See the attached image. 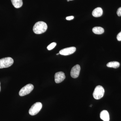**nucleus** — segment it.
Here are the masks:
<instances>
[{
	"label": "nucleus",
	"instance_id": "14",
	"mask_svg": "<svg viewBox=\"0 0 121 121\" xmlns=\"http://www.w3.org/2000/svg\"><path fill=\"white\" fill-rule=\"evenodd\" d=\"M56 43L54 42V43H52L49 44V45L48 46L47 48L48 50L50 51V50H51L53 49V48L56 47Z\"/></svg>",
	"mask_w": 121,
	"mask_h": 121
},
{
	"label": "nucleus",
	"instance_id": "4",
	"mask_svg": "<svg viewBox=\"0 0 121 121\" xmlns=\"http://www.w3.org/2000/svg\"><path fill=\"white\" fill-rule=\"evenodd\" d=\"M42 107V104L41 103H36L32 105L29 109V112L30 115H33L37 114L41 110Z\"/></svg>",
	"mask_w": 121,
	"mask_h": 121
},
{
	"label": "nucleus",
	"instance_id": "15",
	"mask_svg": "<svg viewBox=\"0 0 121 121\" xmlns=\"http://www.w3.org/2000/svg\"><path fill=\"white\" fill-rule=\"evenodd\" d=\"M117 14L118 16H121V7H120L117 9Z\"/></svg>",
	"mask_w": 121,
	"mask_h": 121
},
{
	"label": "nucleus",
	"instance_id": "7",
	"mask_svg": "<svg viewBox=\"0 0 121 121\" xmlns=\"http://www.w3.org/2000/svg\"><path fill=\"white\" fill-rule=\"evenodd\" d=\"M80 65H76L72 68L71 71V76L72 78H76L78 77L80 73Z\"/></svg>",
	"mask_w": 121,
	"mask_h": 121
},
{
	"label": "nucleus",
	"instance_id": "13",
	"mask_svg": "<svg viewBox=\"0 0 121 121\" xmlns=\"http://www.w3.org/2000/svg\"><path fill=\"white\" fill-rule=\"evenodd\" d=\"M107 66L108 67L117 68L119 67L120 66V63L117 61H113V62H110L107 63Z\"/></svg>",
	"mask_w": 121,
	"mask_h": 121
},
{
	"label": "nucleus",
	"instance_id": "18",
	"mask_svg": "<svg viewBox=\"0 0 121 121\" xmlns=\"http://www.w3.org/2000/svg\"><path fill=\"white\" fill-rule=\"evenodd\" d=\"M1 91V87H0V91Z\"/></svg>",
	"mask_w": 121,
	"mask_h": 121
},
{
	"label": "nucleus",
	"instance_id": "10",
	"mask_svg": "<svg viewBox=\"0 0 121 121\" xmlns=\"http://www.w3.org/2000/svg\"><path fill=\"white\" fill-rule=\"evenodd\" d=\"M100 117L101 119L104 121H109V115L108 111L103 110L100 113Z\"/></svg>",
	"mask_w": 121,
	"mask_h": 121
},
{
	"label": "nucleus",
	"instance_id": "2",
	"mask_svg": "<svg viewBox=\"0 0 121 121\" xmlns=\"http://www.w3.org/2000/svg\"><path fill=\"white\" fill-rule=\"evenodd\" d=\"M104 88L101 86H98L95 87L93 92V97L96 99H101L104 96Z\"/></svg>",
	"mask_w": 121,
	"mask_h": 121
},
{
	"label": "nucleus",
	"instance_id": "17",
	"mask_svg": "<svg viewBox=\"0 0 121 121\" xmlns=\"http://www.w3.org/2000/svg\"><path fill=\"white\" fill-rule=\"evenodd\" d=\"M74 17L73 16H70L67 17H66V19L67 20H71L74 19Z\"/></svg>",
	"mask_w": 121,
	"mask_h": 121
},
{
	"label": "nucleus",
	"instance_id": "1",
	"mask_svg": "<svg viewBox=\"0 0 121 121\" xmlns=\"http://www.w3.org/2000/svg\"><path fill=\"white\" fill-rule=\"evenodd\" d=\"M47 28V25L46 23L43 21H39L35 24L33 29L35 33L39 35L45 32Z\"/></svg>",
	"mask_w": 121,
	"mask_h": 121
},
{
	"label": "nucleus",
	"instance_id": "11",
	"mask_svg": "<svg viewBox=\"0 0 121 121\" xmlns=\"http://www.w3.org/2000/svg\"><path fill=\"white\" fill-rule=\"evenodd\" d=\"M13 6L16 8H19L23 5L22 0H11Z\"/></svg>",
	"mask_w": 121,
	"mask_h": 121
},
{
	"label": "nucleus",
	"instance_id": "6",
	"mask_svg": "<svg viewBox=\"0 0 121 121\" xmlns=\"http://www.w3.org/2000/svg\"><path fill=\"white\" fill-rule=\"evenodd\" d=\"M76 48L74 47L66 48L60 50L59 52V54L64 56L69 55L73 54L75 52Z\"/></svg>",
	"mask_w": 121,
	"mask_h": 121
},
{
	"label": "nucleus",
	"instance_id": "19",
	"mask_svg": "<svg viewBox=\"0 0 121 121\" xmlns=\"http://www.w3.org/2000/svg\"><path fill=\"white\" fill-rule=\"evenodd\" d=\"M59 54V53H58V54H56V55H58Z\"/></svg>",
	"mask_w": 121,
	"mask_h": 121
},
{
	"label": "nucleus",
	"instance_id": "21",
	"mask_svg": "<svg viewBox=\"0 0 121 121\" xmlns=\"http://www.w3.org/2000/svg\"><path fill=\"white\" fill-rule=\"evenodd\" d=\"M68 0L70 1V0Z\"/></svg>",
	"mask_w": 121,
	"mask_h": 121
},
{
	"label": "nucleus",
	"instance_id": "9",
	"mask_svg": "<svg viewBox=\"0 0 121 121\" xmlns=\"http://www.w3.org/2000/svg\"><path fill=\"white\" fill-rule=\"evenodd\" d=\"M103 13L102 9L101 8H96L92 12V15L95 17H101Z\"/></svg>",
	"mask_w": 121,
	"mask_h": 121
},
{
	"label": "nucleus",
	"instance_id": "5",
	"mask_svg": "<svg viewBox=\"0 0 121 121\" xmlns=\"http://www.w3.org/2000/svg\"><path fill=\"white\" fill-rule=\"evenodd\" d=\"M34 89L33 85L31 84H28L21 89L19 94L21 96H23L27 95L31 93Z\"/></svg>",
	"mask_w": 121,
	"mask_h": 121
},
{
	"label": "nucleus",
	"instance_id": "8",
	"mask_svg": "<svg viewBox=\"0 0 121 121\" xmlns=\"http://www.w3.org/2000/svg\"><path fill=\"white\" fill-rule=\"evenodd\" d=\"M65 78V74L63 72H56L55 75V80L57 83L62 82Z\"/></svg>",
	"mask_w": 121,
	"mask_h": 121
},
{
	"label": "nucleus",
	"instance_id": "16",
	"mask_svg": "<svg viewBox=\"0 0 121 121\" xmlns=\"http://www.w3.org/2000/svg\"><path fill=\"white\" fill-rule=\"evenodd\" d=\"M117 39L118 41H121V31L118 34L117 36Z\"/></svg>",
	"mask_w": 121,
	"mask_h": 121
},
{
	"label": "nucleus",
	"instance_id": "3",
	"mask_svg": "<svg viewBox=\"0 0 121 121\" xmlns=\"http://www.w3.org/2000/svg\"><path fill=\"white\" fill-rule=\"evenodd\" d=\"M13 63V59L11 57H6L0 59V69L11 66Z\"/></svg>",
	"mask_w": 121,
	"mask_h": 121
},
{
	"label": "nucleus",
	"instance_id": "20",
	"mask_svg": "<svg viewBox=\"0 0 121 121\" xmlns=\"http://www.w3.org/2000/svg\"><path fill=\"white\" fill-rule=\"evenodd\" d=\"M67 1H68V2H69V0H67Z\"/></svg>",
	"mask_w": 121,
	"mask_h": 121
},
{
	"label": "nucleus",
	"instance_id": "12",
	"mask_svg": "<svg viewBox=\"0 0 121 121\" xmlns=\"http://www.w3.org/2000/svg\"><path fill=\"white\" fill-rule=\"evenodd\" d=\"M92 31L95 34L97 35H101L103 34L104 32V29L100 27H95L93 28Z\"/></svg>",
	"mask_w": 121,
	"mask_h": 121
}]
</instances>
